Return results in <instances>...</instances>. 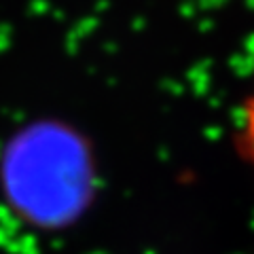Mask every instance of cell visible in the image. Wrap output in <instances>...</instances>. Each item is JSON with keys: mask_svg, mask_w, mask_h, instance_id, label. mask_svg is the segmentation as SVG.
<instances>
[{"mask_svg": "<svg viewBox=\"0 0 254 254\" xmlns=\"http://www.w3.org/2000/svg\"><path fill=\"white\" fill-rule=\"evenodd\" d=\"M240 148L254 168V87L244 102L240 119Z\"/></svg>", "mask_w": 254, "mask_h": 254, "instance_id": "6da1fadb", "label": "cell"}]
</instances>
